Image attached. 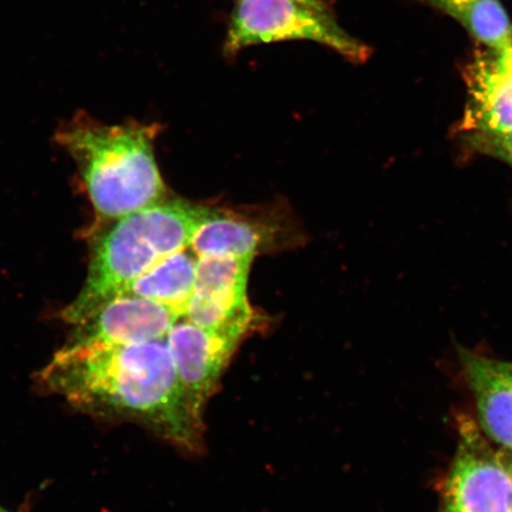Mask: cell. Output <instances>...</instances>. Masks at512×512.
<instances>
[{"instance_id":"obj_1","label":"cell","mask_w":512,"mask_h":512,"mask_svg":"<svg viewBox=\"0 0 512 512\" xmlns=\"http://www.w3.org/2000/svg\"><path fill=\"white\" fill-rule=\"evenodd\" d=\"M38 380L87 412L143 422L184 450L201 446L202 418L192 411L166 338L128 345L73 342L56 352Z\"/></svg>"},{"instance_id":"obj_2","label":"cell","mask_w":512,"mask_h":512,"mask_svg":"<svg viewBox=\"0 0 512 512\" xmlns=\"http://www.w3.org/2000/svg\"><path fill=\"white\" fill-rule=\"evenodd\" d=\"M214 214L175 201L121 217L96 241L85 287L63 312L64 318L78 325L86 322L160 260L189 248L196 230Z\"/></svg>"},{"instance_id":"obj_3","label":"cell","mask_w":512,"mask_h":512,"mask_svg":"<svg viewBox=\"0 0 512 512\" xmlns=\"http://www.w3.org/2000/svg\"><path fill=\"white\" fill-rule=\"evenodd\" d=\"M142 125L107 126L76 118L57 134L79 166L93 206L104 219L119 220L162 202L165 185Z\"/></svg>"},{"instance_id":"obj_4","label":"cell","mask_w":512,"mask_h":512,"mask_svg":"<svg viewBox=\"0 0 512 512\" xmlns=\"http://www.w3.org/2000/svg\"><path fill=\"white\" fill-rule=\"evenodd\" d=\"M309 41L322 44L354 63L371 54L338 24L332 11L299 0H239L230 15L223 53L233 59L241 50L259 44Z\"/></svg>"},{"instance_id":"obj_5","label":"cell","mask_w":512,"mask_h":512,"mask_svg":"<svg viewBox=\"0 0 512 512\" xmlns=\"http://www.w3.org/2000/svg\"><path fill=\"white\" fill-rule=\"evenodd\" d=\"M441 512H512V460L496 451L471 421L460 425Z\"/></svg>"},{"instance_id":"obj_6","label":"cell","mask_w":512,"mask_h":512,"mask_svg":"<svg viewBox=\"0 0 512 512\" xmlns=\"http://www.w3.org/2000/svg\"><path fill=\"white\" fill-rule=\"evenodd\" d=\"M253 258L233 255L198 258L195 288L183 318L202 328L248 332L254 323L247 299Z\"/></svg>"},{"instance_id":"obj_7","label":"cell","mask_w":512,"mask_h":512,"mask_svg":"<svg viewBox=\"0 0 512 512\" xmlns=\"http://www.w3.org/2000/svg\"><path fill=\"white\" fill-rule=\"evenodd\" d=\"M242 330L202 328L181 318L166 336L177 375L196 415L214 394L224 369L232 360L243 337Z\"/></svg>"},{"instance_id":"obj_8","label":"cell","mask_w":512,"mask_h":512,"mask_svg":"<svg viewBox=\"0 0 512 512\" xmlns=\"http://www.w3.org/2000/svg\"><path fill=\"white\" fill-rule=\"evenodd\" d=\"M181 313L156 300L120 294L80 324L75 342L128 345L165 339Z\"/></svg>"},{"instance_id":"obj_9","label":"cell","mask_w":512,"mask_h":512,"mask_svg":"<svg viewBox=\"0 0 512 512\" xmlns=\"http://www.w3.org/2000/svg\"><path fill=\"white\" fill-rule=\"evenodd\" d=\"M483 430L512 453V363L460 351Z\"/></svg>"},{"instance_id":"obj_10","label":"cell","mask_w":512,"mask_h":512,"mask_svg":"<svg viewBox=\"0 0 512 512\" xmlns=\"http://www.w3.org/2000/svg\"><path fill=\"white\" fill-rule=\"evenodd\" d=\"M471 101L466 111V128L478 134L512 130V92L501 64L494 55L480 57L466 74Z\"/></svg>"},{"instance_id":"obj_11","label":"cell","mask_w":512,"mask_h":512,"mask_svg":"<svg viewBox=\"0 0 512 512\" xmlns=\"http://www.w3.org/2000/svg\"><path fill=\"white\" fill-rule=\"evenodd\" d=\"M198 256L191 248L166 256L142 277L132 281L123 294L156 300L177 310L183 317L194 292Z\"/></svg>"},{"instance_id":"obj_12","label":"cell","mask_w":512,"mask_h":512,"mask_svg":"<svg viewBox=\"0 0 512 512\" xmlns=\"http://www.w3.org/2000/svg\"><path fill=\"white\" fill-rule=\"evenodd\" d=\"M456 18L463 27L495 51L512 46V28L498 0H425Z\"/></svg>"},{"instance_id":"obj_13","label":"cell","mask_w":512,"mask_h":512,"mask_svg":"<svg viewBox=\"0 0 512 512\" xmlns=\"http://www.w3.org/2000/svg\"><path fill=\"white\" fill-rule=\"evenodd\" d=\"M259 242L260 235L252 226L215 211V214L196 230L190 248L198 258L254 256Z\"/></svg>"},{"instance_id":"obj_14","label":"cell","mask_w":512,"mask_h":512,"mask_svg":"<svg viewBox=\"0 0 512 512\" xmlns=\"http://www.w3.org/2000/svg\"><path fill=\"white\" fill-rule=\"evenodd\" d=\"M478 136V142L485 145L486 150L512 163V130L499 134H478Z\"/></svg>"},{"instance_id":"obj_15","label":"cell","mask_w":512,"mask_h":512,"mask_svg":"<svg viewBox=\"0 0 512 512\" xmlns=\"http://www.w3.org/2000/svg\"><path fill=\"white\" fill-rule=\"evenodd\" d=\"M499 64H501L502 72L505 80L512 92V46L504 51H496Z\"/></svg>"},{"instance_id":"obj_16","label":"cell","mask_w":512,"mask_h":512,"mask_svg":"<svg viewBox=\"0 0 512 512\" xmlns=\"http://www.w3.org/2000/svg\"><path fill=\"white\" fill-rule=\"evenodd\" d=\"M307 5L313 6V8L325 11H331L328 0H299Z\"/></svg>"},{"instance_id":"obj_17","label":"cell","mask_w":512,"mask_h":512,"mask_svg":"<svg viewBox=\"0 0 512 512\" xmlns=\"http://www.w3.org/2000/svg\"><path fill=\"white\" fill-rule=\"evenodd\" d=\"M0 512H8V511L4 510L3 508H0Z\"/></svg>"}]
</instances>
